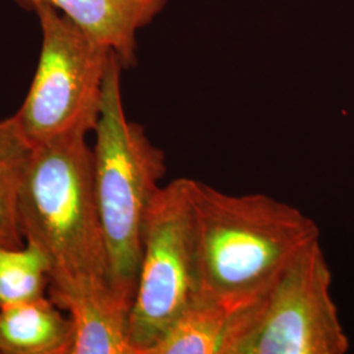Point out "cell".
Masks as SVG:
<instances>
[{"instance_id": "cell-8", "label": "cell", "mask_w": 354, "mask_h": 354, "mask_svg": "<svg viewBox=\"0 0 354 354\" xmlns=\"http://www.w3.org/2000/svg\"><path fill=\"white\" fill-rule=\"evenodd\" d=\"M55 304L73 323L70 354H136L129 336L133 302L111 285Z\"/></svg>"}, {"instance_id": "cell-10", "label": "cell", "mask_w": 354, "mask_h": 354, "mask_svg": "<svg viewBox=\"0 0 354 354\" xmlns=\"http://www.w3.org/2000/svg\"><path fill=\"white\" fill-rule=\"evenodd\" d=\"M243 311L197 297L149 354H234Z\"/></svg>"}, {"instance_id": "cell-11", "label": "cell", "mask_w": 354, "mask_h": 354, "mask_svg": "<svg viewBox=\"0 0 354 354\" xmlns=\"http://www.w3.org/2000/svg\"><path fill=\"white\" fill-rule=\"evenodd\" d=\"M36 145L28 138L16 114L0 120V244H24L17 222V200Z\"/></svg>"}, {"instance_id": "cell-5", "label": "cell", "mask_w": 354, "mask_h": 354, "mask_svg": "<svg viewBox=\"0 0 354 354\" xmlns=\"http://www.w3.org/2000/svg\"><path fill=\"white\" fill-rule=\"evenodd\" d=\"M198 294L188 177L163 185L147 210L142 259L130 311L136 354H149Z\"/></svg>"}, {"instance_id": "cell-4", "label": "cell", "mask_w": 354, "mask_h": 354, "mask_svg": "<svg viewBox=\"0 0 354 354\" xmlns=\"http://www.w3.org/2000/svg\"><path fill=\"white\" fill-rule=\"evenodd\" d=\"M42 42L26 100L16 112L36 146L93 133L102 112L105 76L113 51L95 42L50 4L33 1Z\"/></svg>"}, {"instance_id": "cell-12", "label": "cell", "mask_w": 354, "mask_h": 354, "mask_svg": "<svg viewBox=\"0 0 354 354\" xmlns=\"http://www.w3.org/2000/svg\"><path fill=\"white\" fill-rule=\"evenodd\" d=\"M49 282V260L36 244H0V308L45 297Z\"/></svg>"}, {"instance_id": "cell-9", "label": "cell", "mask_w": 354, "mask_h": 354, "mask_svg": "<svg viewBox=\"0 0 354 354\" xmlns=\"http://www.w3.org/2000/svg\"><path fill=\"white\" fill-rule=\"evenodd\" d=\"M71 346V319L50 297L0 308V354H70Z\"/></svg>"}, {"instance_id": "cell-7", "label": "cell", "mask_w": 354, "mask_h": 354, "mask_svg": "<svg viewBox=\"0 0 354 354\" xmlns=\"http://www.w3.org/2000/svg\"><path fill=\"white\" fill-rule=\"evenodd\" d=\"M24 10L33 1L50 4L91 39L117 55L124 70L138 64L140 29L163 12L169 0H15Z\"/></svg>"}, {"instance_id": "cell-1", "label": "cell", "mask_w": 354, "mask_h": 354, "mask_svg": "<svg viewBox=\"0 0 354 354\" xmlns=\"http://www.w3.org/2000/svg\"><path fill=\"white\" fill-rule=\"evenodd\" d=\"M198 298L239 313L257 304L291 263L320 241L317 222L266 193L231 194L188 178Z\"/></svg>"}, {"instance_id": "cell-6", "label": "cell", "mask_w": 354, "mask_h": 354, "mask_svg": "<svg viewBox=\"0 0 354 354\" xmlns=\"http://www.w3.org/2000/svg\"><path fill=\"white\" fill-rule=\"evenodd\" d=\"M349 349L332 298V272L317 241L247 310L234 354H345Z\"/></svg>"}, {"instance_id": "cell-3", "label": "cell", "mask_w": 354, "mask_h": 354, "mask_svg": "<svg viewBox=\"0 0 354 354\" xmlns=\"http://www.w3.org/2000/svg\"><path fill=\"white\" fill-rule=\"evenodd\" d=\"M112 53L102 92V112L93 130V183L114 290L134 301L142 259L143 225L167 174L165 152L145 127L127 117L121 75Z\"/></svg>"}, {"instance_id": "cell-2", "label": "cell", "mask_w": 354, "mask_h": 354, "mask_svg": "<svg viewBox=\"0 0 354 354\" xmlns=\"http://www.w3.org/2000/svg\"><path fill=\"white\" fill-rule=\"evenodd\" d=\"M17 222L24 243L36 244L49 260L54 304L111 285L87 136L36 146L19 193Z\"/></svg>"}]
</instances>
